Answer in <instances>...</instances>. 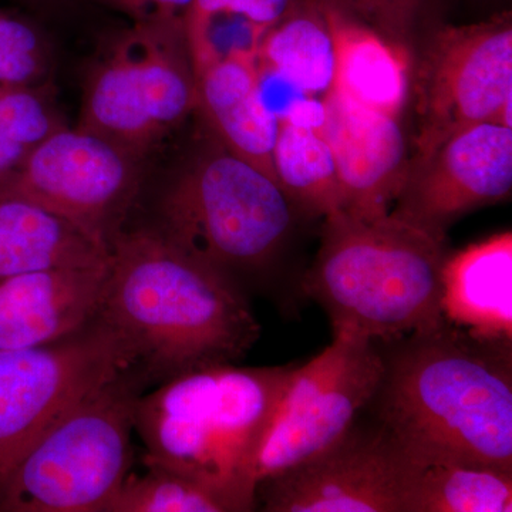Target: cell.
<instances>
[{"instance_id":"cell-1","label":"cell","mask_w":512,"mask_h":512,"mask_svg":"<svg viewBox=\"0 0 512 512\" xmlns=\"http://www.w3.org/2000/svg\"><path fill=\"white\" fill-rule=\"evenodd\" d=\"M382 377L367 412L417 466L512 471V340L444 322L377 340Z\"/></svg>"},{"instance_id":"cell-2","label":"cell","mask_w":512,"mask_h":512,"mask_svg":"<svg viewBox=\"0 0 512 512\" xmlns=\"http://www.w3.org/2000/svg\"><path fill=\"white\" fill-rule=\"evenodd\" d=\"M100 318L148 383L238 362L261 336L247 293L157 227L123 228L111 241Z\"/></svg>"},{"instance_id":"cell-3","label":"cell","mask_w":512,"mask_h":512,"mask_svg":"<svg viewBox=\"0 0 512 512\" xmlns=\"http://www.w3.org/2000/svg\"><path fill=\"white\" fill-rule=\"evenodd\" d=\"M296 365L190 370L138 397L143 461L177 471L256 508V461Z\"/></svg>"},{"instance_id":"cell-4","label":"cell","mask_w":512,"mask_h":512,"mask_svg":"<svg viewBox=\"0 0 512 512\" xmlns=\"http://www.w3.org/2000/svg\"><path fill=\"white\" fill-rule=\"evenodd\" d=\"M447 235L392 212L323 220L320 245L302 279L305 299L326 312L333 333L389 340L444 322L441 274Z\"/></svg>"},{"instance_id":"cell-5","label":"cell","mask_w":512,"mask_h":512,"mask_svg":"<svg viewBox=\"0 0 512 512\" xmlns=\"http://www.w3.org/2000/svg\"><path fill=\"white\" fill-rule=\"evenodd\" d=\"M158 229L178 248L228 276L264 286L288 309L305 299L282 268L303 215L272 178L211 136L168 185ZM245 292V291H244Z\"/></svg>"},{"instance_id":"cell-6","label":"cell","mask_w":512,"mask_h":512,"mask_svg":"<svg viewBox=\"0 0 512 512\" xmlns=\"http://www.w3.org/2000/svg\"><path fill=\"white\" fill-rule=\"evenodd\" d=\"M134 367L84 396L30 446L0 494L2 512H107L128 476L138 397Z\"/></svg>"},{"instance_id":"cell-7","label":"cell","mask_w":512,"mask_h":512,"mask_svg":"<svg viewBox=\"0 0 512 512\" xmlns=\"http://www.w3.org/2000/svg\"><path fill=\"white\" fill-rule=\"evenodd\" d=\"M195 110L197 77L184 22H134L90 70L77 127L141 160Z\"/></svg>"},{"instance_id":"cell-8","label":"cell","mask_w":512,"mask_h":512,"mask_svg":"<svg viewBox=\"0 0 512 512\" xmlns=\"http://www.w3.org/2000/svg\"><path fill=\"white\" fill-rule=\"evenodd\" d=\"M417 134L410 157H424L464 127H512L511 13L443 26L421 46L413 76Z\"/></svg>"},{"instance_id":"cell-9","label":"cell","mask_w":512,"mask_h":512,"mask_svg":"<svg viewBox=\"0 0 512 512\" xmlns=\"http://www.w3.org/2000/svg\"><path fill=\"white\" fill-rule=\"evenodd\" d=\"M128 367L133 357L101 318L49 345L0 350V494L47 427Z\"/></svg>"},{"instance_id":"cell-10","label":"cell","mask_w":512,"mask_h":512,"mask_svg":"<svg viewBox=\"0 0 512 512\" xmlns=\"http://www.w3.org/2000/svg\"><path fill=\"white\" fill-rule=\"evenodd\" d=\"M375 339L333 333L332 343L293 370L266 429L258 461V484L322 453L365 412L382 377Z\"/></svg>"},{"instance_id":"cell-11","label":"cell","mask_w":512,"mask_h":512,"mask_svg":"<svg viewBox=\"0 0 512 512\" xmlns=\"http://www.w3.org/2000/svg\"><path fill=\"white\" fill-rule=\"evenodd\" d=\"M138 164L116 144L64 126L30 153L0 194L32 202L110 249L136 198Z\"/></svg>"},{"instance_id":"cell-12","label":"cell","mask_w":512,"mask_h":512,"mask_svg":"<svg viewBox=\"0 0 512 512\" xmlns=\"http://www.w3.org/2000/svg\"><path fill=\"white\" fill-rule=\"evenodd\" d=\"M420 466L365 412L332 446L258 484L268 512H404Z\"/></svg>"},{"instance_id":"cell-13","label":"cell","mask_w":512,"mask_h":512,"mask_svg":"<svg viewBox=\"0 0 512 512\" xmlns=\"http://www.w3.org/2000/svg\"><path fill=\"white\" fill-rule=\"evenodd\" d=\"M512 127H464L424 157H410L390 210L396 217L447 235L468 212L510 200Z\"/></svg>"},{"instance_id":"cell-14","label":"cell","mask_w":512,"mask_h":512,"mask_svg":"<svg viewBox=\"0 0 512 512\" xmlns=\"http://www.w3.org/2000/svg\"><path fill=\"white\" fill-rule=\"evenodd\" d=\"M323 100L320 134L335 160L342 211L359 218L389 214L410 160L400 119L366 109L335 89Z\"/></svg>"},{"instance_id":"cell-15","label":"cell","mask_w":512,"mask_h":512,"mask_svg":"<svg viewBox=\"0 0 512 512\" xmlns=\"http://www.w3.org/2000/svg\"><path fill=\"white\" fill-rule=\"evenodd\" d=\"M109 262L57 266L2 279L0 350L49 345L99 319Z\"/></svg>"},{"instance_id":"cell-16","label":"cell","mask_w":512,"mask_h":512,"mask_svg":"<svg viewBox=\"0 0 512 512\" xmlns=\"http://www.w3.org/2000/svg\"><path fill=\"white\" fill-rule=\"evenodd\" d=\"M195 77V111H200L211 136L276 183L272 154L281 121L259 100L256 57L215 60L195 70Z\"/></svg>"},{"instance_id":"cell-17","label":"cell","mask_w":512,"mask_h":512,"mask_svg":"<svg viewBox=\"0 0 512 512\" xmlns=\"http://www.w3.org/2000/svg\"><path fill=\"white\" fill-rule=\"evenodd\" d=\"M441 288L447 322L480 338L512 340L511 231L448 252Z\"/></svg>"},{"instance_id":"cell-18","label":"cell","mask_w":512,"mask_h":512,"mask_svg":"<svg viewBox=\"0 0 512 512\" xmlns=\"http://www.w3.org/2000/svg\"><path fill=\"white\" fill-rule=\"evenodd\" d=\"M318 2L335 46L332 89L366 109L400 119L412 84L413 57L335 0Z\"/></svg>"},{"instance_id":"cell-19","label":"cell","mask_w":512,"mask_h":512,"mask_svg":"<svg viewBox=\"0 0 512 512\" xmlns=\"http://www.w3.org/2000/svg\"><path fill=\"white\" fill-rule=\"evenodd\" d=\"M110 249L32 202L0 194V281L57 266L107 264Z\"/></svg>"},{"instance_id":"cell-20","label":"cell","mask_w":512,"mask_h":512,"mask_svg":"<svg viewBox=\"0 0 512 512\" xmlns=\"http://www.w3.org/2000/svg\"><path fill=\"white\" fill-rule=\"evenodd\" d=\"M256 62L284 74L308 96L325 97L335 82V46L318 0H301L266 30Z\"/></svg>"},{"instance_id":"cell-21","label":"cell","mask_w":512,"mask_h":512,"mask_svg":"<svg viewBox=\"0 0 512 512\" xmlns=\"http://www.w3.org/2000/svg\"><path fill=\"white\" fill-rule=\"evenodd\" d=\"M272 158L276 183L306 220L342 211L335 160L319 131L281 121Z\"/></svg>"},{"instance_id":"cell-22","label":"cell","mask_w":512,"mask_h":512,"mask_svg":"<svg viewBox=\"0 0 512 512\" xmlns=\"http://www.w3.org/2000/svg\"><path fill=\"white\" fill-rule=\"evenodd\" d=\"M512 471L433 464L420 467L404 512H511Z\"/></svg>"},{"instance_id":"cell-23","label":"cell","mask_w":512,"mask_h":512,"mask_svg":"<svg viewBox=\"0 0 512 512\" xmlns=\"http://www.w3.org/2000/svg\"><path fill=\"white\" fill-rule=\"evenodd\" d=\"M64 126L49 82L0 84V188L45 138Z\"/></svg>"},{"instance_id":"cell-24","label":"cell","mask_w":512,"mask_h":512,"mask_svg":"<svg viewBox=\"0 0 512 512\" xmlns=\"http://www.w3.org/2000/svg\"><path fill=\"white\" fill-rule=\"evenodd\" d=\"M144 466L141 476L128 474L107 512H247L217 488L168 468Z\"/></svg>"},{"instance_id":"cell-25","label":"cell","mask_w":512,"mask_h":512,"mask_svg":"<svg viewBox=\"0 0 512 512\" xmlns=\"http://www.w3.org/2000/svg\"><path fill=\"white\" fill-rule=\"evenodd\" d=\"M53 49L32 20L0 9V84L49 82Z\"/></svg>"},{"instance_id":"cell-26","label":"cell","mask_w":512,"mask_h":512,"mask_svg":"<svg viewBox=\"0 0 512 512\" xmlns=\"http://www.w3.org/2000/svg\"><path fill=\"white\" fill-rule=\"evenodd\" d=\"M387 42L414 56L429 0H335Z\"/></svg>"},{"instance_id":"cell-27","label":"cell","mask_w":512,"mask_h":512,"mask_svg":"<svg viewBox=\"0 0 512 512\" xmlns=\"http://www.w3.org/2000/svg\"><path fill=\"white\" fill-rule=\"evenodd\" d=\"M256 84H258V96L262 106L279 121L285 119L296 100L308 96L284 74L258 62H256Z\"/></svg>"},{"instance_id":"cell-28","label":"cell","mask_w":512,"mask_h":512,"mask_svg":"<svg viewBox=\"0 0 512 512\" xmlns=\"http://www.w3.org/2000/svg\"><path fill=\"white\" fill-rule=\"evenodd\" d=\"M134 22H184L194 0H101Z\"/></svg>"},{"instance_id":"cell-29","label":"cell","mask_w":512,"mask_h":512,"mask_svg":"<svg viewBox=\"0 0 512 512\" xmlns=\"http://www.w3.org/2000/svg\"><path fill=\"white\" fill-rule=\"evenodd\" d=\"M237 12L265 32L288 16L301 0H227Z\"/></svg>"},{"instance_id":"cell-30","label":"cell","mask_w":512,"mask_h":512,"mask_svg":"<svg viewBox=\"0 0 512 512\" xmlns=\"http://www.w3.org/2000/svg\"><path fill=\"white\" fill-rule=\"evenodd\" d=\"M326 120V106L323 97L303 96L296 100L291 110L286 114L284 123L293 127L322 130Z\"/></svg>"},{"instance_id":"cell-31","label":"cell","mask_w":512,"mask_h":512,"mask_svg":"<svg viewBox=\"0 0 512 512\" xmlns=\"http://www.w3.org/2000/svg\"><path fill=\"white\" fill-rule=\"evenodd\" d=\"M13 2L20 3V5L30 9L47 10L59 8L66 0H13Z\"/></svg>"}]
</instances>
